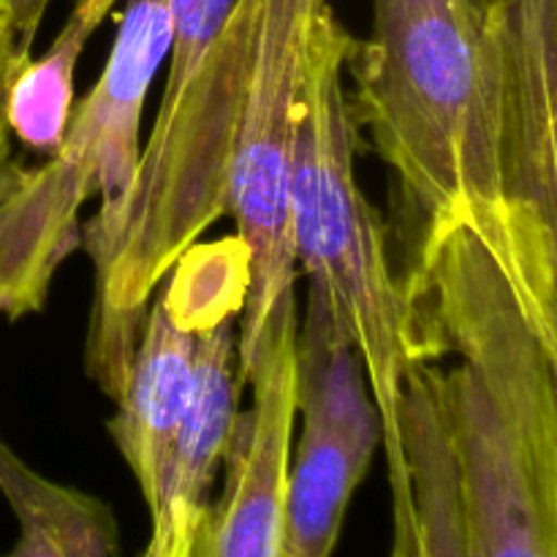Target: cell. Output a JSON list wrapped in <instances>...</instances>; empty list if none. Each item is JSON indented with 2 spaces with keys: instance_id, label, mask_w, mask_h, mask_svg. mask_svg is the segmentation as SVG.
<instances>
[{
  "instance_id": "14",
  "label": "cell",
  "mask_w": 557,
  "mask_h": 557,
  "mask_svg": "<svg viewBox=\"0 0 557 557\" xmlns=\"http://www.w3.org/2000/svg\"><path fill=\"white\" fill-rule=\"evenodd\" d=\"M5 9H9L11 25H14L16 41L20 47L30 54L33 38H36L38 25H41L44 9H47V0H3Z\"/></svg>"
},
{
  "instance_id": "12",
  "label": "cell",
  "mask_w": 557,
  "mask_h": 557,
  "mask_svg": "<svg viewBox=\"0 0 557 557\" xmlns=\"http://www.w3.org/2000/svg\"><path fill=\"white\" fill-rule=\"evenodd\" d=\"M120 0H76L58 38L30 58L5 92V125L27 150L49 156L63 139L74 109V74L96 27Z\"/></svg>"
},
{
  "instance_id": "4",
  "label": "cell",
  "mask_w": 557,
  "mask_h": 557,
  "mask_svg": "<svg viewBox=\"0 0 557 557\" xmlns=\"http://www.w3.org/2000/svg\"><path fill=\"white\" fill-rule=\"evenodd\" d=\"M172 41L169 0H128L107 65L71 109L47 161L0 166V315L9 321L47 305L58 267L79 248V212L117 205L134 183L141 112Z\"/></svg>"
},
{
  "instance_id": "3",
  "label": "cell",
  "mask_w": 557,
  "mask_h": 557,
  "mask_svg": "<svg viewBox=\"0 0 557 557\" xmlns=\"http://www.w3.org/2000/svg\"><path fill=\"white\" fill-rule=\"evenodd\" d=\"M357 38L332 3L321 11L305 58L292 172V248L319 305L351 343L381 422L392 487V557L413 539V498L400 438V397L419 354L403 277L395 272L386 228L357 183V125L346 90V60Z\"/></svg>"
},
{
  "instance_id": "11",
  "label": "cell",
  "mask_w": 557,
  "mask_h": 557,
  "mask_svg": "<svg viewBox=\"0 0 557 557\" xmlns=\"http://www.w3.org/2000/svg\"><path fill=\"white\" fill-rule=\"evenodd\" d=\"M0 495L20 536L0 557H123L120 528L107 500L33 471L0 438Z\"/></svg>"
},
{
  "instance_id": "1",
  "label": "cell",
  "mask_w": 557,
  "mask_h": 557,
  "mask_svg": "<svg viewBox=\"0 0 557 557\" xmlns=\"http://www.w3.org/2000/svg\"><path fill=\"white\" fill-rule=\"evenodd\" d=\"M259 11L261 0H169L166 90L134 183L117 205L79 226V248L96 270L85 364L112 400L158 286L226 215Z\"/></svg>"
},
{
  "instance_id": "7",
  "label": "cell",
  "mask_w": 557,
  "mask_h": 557,
  "mask_svg": "<svg viewBox=\"0 0 557 557\" xmlns=\"http://www.w3.org/2000/svg\"><path fill=\"white\" fill-rule=\"evenodd\" d=\"M299 441L292 449L281 557H332L348 504L381 446V422L351 343L308 302L297 324Z\"/></svg>"
},
{
  "instance_id": "8",
  "label": "cell",
  "mask_w": 557,
  "mask_h": 557,
  "mask_svg": "<svg viewBox=\"0 0 557 557\" xmlns=\"http://www.w3.org/2000/svg\"><path fill=\"white\" fill-rule=\"evenodd\" d=\"M297 332L267 346L245 384L253 406L239 411L223 455L221 493L210 498L188 557H281L286 479L297 422Z\"/></svg>"
},
{
  "instance_id": "6",
  "label": "cell",
  "mask_w": 557,
  "mask_h": 557,
  "mask_svg": "<svg viewBox=\"0 0 557 557\" xmlns=\"http://www.w3.org/2000/svg\"><path fill=\"white\" fill-rule=\"evenodd\" d=\"M471 557H557V428L493 395L466 368H438Z\"/></svg>"
},
{
  "instance_id": "9",
  "label": "cell",
  "mask_w": 557,
  "mask_h": 557,
  "mask_svg": "<svg viewBox=\"0 0 557 557\" xmlns=\"http://www.w3.org/2000/svg\"><path fill=\"white\" fill-rule=\"evenodd\" d=\"M239 315L199 332L196 386L188 413L163 457L145 504L150 509V542L139 557H188L196 525L210 504L221 473L228 435L239 413Z\"/></svg>"
},
{
  "instance_id": "5",
  "label": "cell",
  "mask_w": 557,
  "mask_h": 557,
  "mask_svg": "<svg viewBox=\"0 0 557 557\" xmlns=\"http://www.w3.org/2000/svg\"><path fill=\"white\" fill-rule=\"evenodd\" d=\"M332 0H261L253 69L228 166L226 212L248 259L237 321L239 379L277 337L297 332V259L292 248V172L305 58Z\"/></svg>"
},
{
  "instance_id": "15",
  "label": "cell",
  "mask_w": 557,
  "mask_h": 557,
  "mask_svg": "<svg viewBox=\"0 0 557 557\" xmlns=\"http://www.w3.org/2000/svg\"><path fill=\"white\" fill-rule=\"evenodd\" d=\"M9 161V125H5V96H0V166Z\"/></svg>"
},
{
  "instance_id": "2",
  "label": "cell",
  "mask_w": 557,
  "mask_h": 557,
  "mask_svg": "<svg viewBox=\"0 0 557 557\" xmlns=\"http://www.w3.org/2000/svg\"><path fill=\"white\" fill-rule=\"evenodd\" d=\"M346 71L354 125L395 174L411 248L471 228L506 270L498 49L471 0H373Z\"/></svg>"
},
{
  "instance_id": "13",
  "label": "cell",
  "mask_w": 557,
  "mask_h": 557,
  "mask_svg": "<svg viewBox=\"0 0 557 557\" xmlns=\"http://www.w3.org/2000/svg\"><path fill=\"white\" fill-rule=\"evenodd\" d=\"M27 60H30V54H27L25 49L20 47V41H16L9 9H5V3L0 0V96L9 92L11 79H14L16 71H20Z\"/></svg>"
},
{
  "instance_id": "10",
  "label": "cell",
  "mask_w": 557,
  "mask_h": 557,
  "mask_svg": "<svg viewBox=\"0 0 557 557\" xmlns=\"http://www.w3.org/2000/svg\"><path fill=\"white\" fill-rule=\"evenodd\" d=\"M400 438L413 498L408 557H471L455 455L438 403V362H417L400 397Z\"/></svg>"
}]
</instances>
